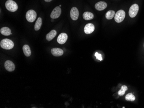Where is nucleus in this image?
Returning a JSON list of instances; mask_svg holds the SVG:
<instances>
[{
    "mask_svg": "<svg viewBox=\"0 0 144 108\" xmlns=\"http://www.w3.org/2000/svg\"><path fill=\"white\" fill-rule=\"evenodd\" d=\"M0 46L3 49L10 50L14 47V43L11 40L6 38L1 41Z\"/></svg>",
    "mask_w": 144,
    "mask_h": 108,
    "instance_id": "nucleus-1",
    "label": "nucleus"
},
{
    "mask_svg": "<svg viewBox=\"0 0 144 108\" xmlns=\"http://www.w3.org/2000/svg\"><path fill=\"white\" fill-rule=\"evenodd\" d=\"M95 27L93 24L88 23L84 27V32L86 34H90L95 30Z\"/></svg>",
    "mask_w": 144,
    "mask_h": 108,
    "instance_id": "nucleus-10",
    "label": "nucleus"
},
{
    "mask_svg": "<svg viewBox=\"0 0 144 108\" xmlns=\"http://www.w3.org/2000/svg\"><path fill=\"white\" fill-rule=\"evenodd\" d=\"M45 1L47 2H50L52 0H44Z\"/></svg>",
    "mask_w": 144,
    "mask_h": 108,
    "instance_id": "nucleus-22",
    "label": "nucleus"
},
{
    "mask_svg": "<svg viewBox=\"0 0 144 108\" xmlns=\"http://www.w3.org/2000/svg\"><path fill=\"white\" fill-rule=\"evenodd\" d=\"M61 13V9L60 6H56L54 8L51 14V17L53 19H57L60 16Z\"/></svg>",
    "mask_w": 144,
    "mask_h": 108,
    "instance_id": "nucleus-6",
    "label": "nucleus"
},
{
    "mask_svg": "<svg viewBox=\"0 0 144 108\" xmlns=\"http://www.w3.org/2000/svg\"><path fill=\"white\" fill-rule=\"evenodd\" d=\"M61 6V5H59V6H60H60Z\"/></svg>",
    "mask_w": 144,
    "mask_h": 108,
    "instance_id": "nucleus-23",
    "label": "nucleus"
},
{
    "mask_svg": "<svg viewBox=\"0 0 144 108\" xmlns=\"http://www.w3.org/2000/svg\"><path fill=\"white\" fill-rule=\"evenodd\" d=\"M127 90H128V88H127V86H126V85L122 86L120 90H119L118 92V95L120 96L124 95L125 94L126 91H127Z\"/></svg>",
    "mask_w": 144,
    "mask_h": 108,
    "instance_id": "nucleus-19",
    "label": "nucleus"
},
{
    "mask_svg": "<svg viewBox=\"0 0 144 108\" xmlns=\"http://www.w3.org/2000/svg\"><path fill=\"white\" fill-rule=\"evenodd\" d=\"M57 35V32L55 30H52L46 35V39L48 41H51Z\"/></svg>",
    "mask_w": 144,
    "mask_h": 108,
    "instance_id": "nucleus-15",
    "label": "nucleus"
},
{
    "mask_svg": "<svg viewBox=\"0 0 144 108\" xmlns=\"http://www.w3.org/2000/svg\"><path fill=\"white\" fill-rule=\"evenodd\" d=\"M70 16L73 20H77L79 16V12L77 8L76 7H73L72 8L70 12Z\"/></svg>",
    "mask_w": 144,
    "mask_h": 108,
    "instance_id": "nucleus-7",
    "label": "nucleus"
},
{
    "mask_svg": "<svg viewBox=\"0 0 144 108\" xmlns=\"http://www.w3.org/2000/svg\"><path fill=\"white\" fill-rule=\"evenodd\" d=\"M37 13L34 10H29L27 12L25 15L26 19L28 22H33L36 19Z\"/></svg>",
    "mask_w": 144,
    "mask_h": 108,
    "instance_id": "nucleus-4",
    "label": "nucleus"
},
{
    "mask_svg": "<svg viewBox=\"0 0 144 108\" xmlns=\"http://www.w3.org/2000/svg\"><path fill=\"white\" fill-rule=\"evenodd\" d=\"M126 16V13L124 10H119L116 13L114 16V19L116 22L120 23L124 21Z\"/></svg>",
    "mask_w": 144,
    "mask_h": 108,
    "instance_id": "nucleus-3",
    "label": "nucleus"
},
{
    "mask_svg": "<svg viewBox=\"0 0 144 108\" xmlns=\"http://www.w3.org/2000/svg\"><path fill=\"white\" fill-rule=\"evenodd\" d=\"M139 10V6L137 4H133L130 7L129 14L130 17L134 18L137 15Z\"/></svg>",
    "mask_w": 144,
    "mask_h": 108,
    "instance_id": "nucleus-5",
    "label": "nucleus"
},
{
    "mask_svg": "<svg viewBox=\"0 0 144 108\" xmlns=\"http://www.w3.org/2000/svg\"><path fill=\"white\" fill-rule=\"evenodd\" d=\"M115 15V12L114 10H109L106 13V18L107 19H111L114 17Z\"/></svg>",
    "mask_w": 144,
    "mask_h": 108,
    "instance_id": "nucleus-18",
    "label": "nucleus"
},
{
    "mask_svg": "<svg viewBox=\"0 0 144 108\" xmlns=\"http://www.w3.org/2000/svg\"><path fill=\"white\" fill-rule=\"evenodd\" d=\"M0 32L2 35L5 36H8L12 35L11 30L8 27H4L2 28L0 30Z\"/></svg>",
    "mask_w": 144,
    "mask_h": 108,
    "instance_id": "nucleus-13",
    "label": "nucleus"
},
{
    "mask_svg": "<svg viewBox=\"0 0 144 108\" xmlns=\"http://www.w3.org/2000/svg\"><path fill=\"white\" fill-rule=\"evenodd\" d=\"M95 57H96L97 59L101 61L102 60V56H101V55L100 54H98V52H96L95 54Z\"/></svg>",
    "mask_w": 144,
    "mask_h": 108,
    "instance_id": "nucleus-21",
    "label": "nucleus"
},
{
    "mask_svg": "<svg viewBox=\"0 0 144 108\" xmlns=\"http://www.w3.org/2000/svg\"><path fill=\"white\" fill-rule=\"evenodd\" d=\"M22 50L25 55L27 57H29L31 55V51L29 45H25L22 47Z\"/></svg>",
    "mask_w": 144,
    "mask_h": 108,
    "instance_id": "nucleus-14",
    "label": "nucleus"
},
{
    "mask_svg": "<svg viewBox=\"0 0 144 108\" xmlns=\"http://www.w3.org/2000/svg\"><path fill=\"white\" fill-rule=\"evenodd\" d=\"M4 67L8 72H13L15 69L14 64L10 60H6L4 63Z\"/></svg>",
    "mask_w": 144,
    "mask_h": 108,
    "instance_id": "nucleus-8",
    "label": "nucleus"
},
{
    "mask_svg": "<svg viewBox=\"0 0 144 108\" xmlns=\"http://www.w3.org/2000/svg\"></svg>",
    "mask_w": 144,
    "mask_h": 108,
    "instance_id": "nucleus-24",
    "label": "nucleus"
},
{
    "mask_svg": "<svg viewBox=\"0 0 144 108\" xmlns=\"http://www.w3.org/2000/svg\"><path fill=\"white\" fill-rule=\"evenodd\" d=\"M107 7V4L105 1H99L95 4V8L97 10L101 11L105 10Z\"/></svg>",
    "mask_w": 144,
    "mask_h": 108,
    "instance_id": "nucleus-11",
    "label": "nucleus"
},
{
    "mask_svg": "<svg viewBox=\"0 0 144 108\" xmlns=\"http://www.w3.org/2000/svg\"><path fill=\"white\" fill-rule=\"evenodd\" d=\"M41 25H42V19L41 17L38 18V19H37L35 23V27H34L35 30H39L41 27Z\"/></svg>",
    "mask_w": 144,
    "mask_h": 108,
    "instance_id": "nucleus-17",
    "label": "nucleus"
},
{
    "mask_svg": "<svg viewBox=\"0 0 144 108\" xmlns=\"http://www.w3.org/2000/svg\"><path fill=\"white\" fill-rule=\"evenodd\" d=\"M68 38V36L65 33H62L59 35L57 38V42L60 45H63L66 43Z\"/></svg>",
    "mask_w": 144,
    "mask_h": 108,
    "instance_id": "nucleus-9",
    "label": "nucleus"
},
{
    "mask_svg": "<svg viewBox=\"0 0 144 108\" xmlns=\"http://www.w3.org/2000/svg\"><path fill=\"white\" fill-rule=\"evenodd\" d=\"M83 18L86 20H89L93 19L94 14L90 12H85L83 14Z\"/></svg>",
    "mask_w": 144,
    "mask_h": 108,
    "instance_id": "nucleus-16",
    "label": "nucleus"
},
{
    "mask_svg": "<svg viewBox=\"0 0 144 108\" xmlns=\"http://www.w3.org/2000/svg\"><path fill=\"white\" fill-rule=\"evenodd\" d=\"M125 99L127 101H134L136 99V97L133 94L130 93V94H127V95L126 96Z\"/></svg>",
    "mask_w": 144,
    "mask_h": 108,
    "instance_id": "nucleus-20",
    "label": "nucleus"
},
{
    "mask_svg": "<svg viewBox=\"0 0 144 108\" xmlns=\"http://www.w3.org/2000/svg\"><path fill=\"white\" fill-rule=\"evenodd\" d=\"M6 9L12 12L16 11L18 9V5L16 2L12 0H8L5 3Z\"/></svg>",
    "mask_w": 144,
    "mask_h": 108,
    "instance_id": "nucleus-2",
    "label": "nucleus"
},
{
    "mask_svg": "<svg viewBox=\"0 0 144 108\" xmlns=\"http://www.w3.org/2000/svg\"><path fill=\"white\" fill-rule=\"evenodd\" d=\"M51 53L55 56H60L63 54V50L58 48H54L51 50Z\"/></svg>",
    "mask_w": 144,
    "mask_h": 108,
    "instance_id": "nucleus-12",
    "label": "nucleus"
}]
</instances>
